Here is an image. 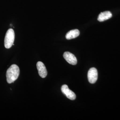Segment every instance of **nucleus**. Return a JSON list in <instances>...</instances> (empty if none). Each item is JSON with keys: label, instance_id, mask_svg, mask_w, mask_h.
<instances>
[{"label": "nucleus", "instance_id": "obj_5", "mask_svg": "<svg viewBox=\"0 0 120 120\" xmlns=\"http://www.w3.org/2000/svg\"><path fill=\"white\" fill-rule=\"evenodd\" d=\"M63 57L64 59L70 64L76 65L77 64V59L76 56L69 52H64Z\"/></svg>", "mask_w": 120, "mask_h": 120}, {"label": "nucleus", "instance_id": "obj_4", "mask_svg": "<svg viewBox=\"0 0 120 120\" xmlns=\"http://www.w3.org/2000/svg\"><path fill=\"white\" fill-rule=\"evenodd\" d=\"M61 90L62 93L69 99L71 100H74L76 98V96L75 93L72 90H69L68 86L66 85H64L61 86Z\"/></svg>", "mask_w": 120, "mask_h": 120}, {"label": "nucleus", "instance_id": "obj_3", "mask_svg": "<svg viewBox=\"0 0 120 120\" xmlns=\"http://www.w3.org/2000/svg\"><path fill=\"white\" fill-rule=\"evenodd\" d=\"M98 72L95 68H91L88 72V78L91 84H94L98 80Z\"/></svg>", "mask_w": 120, "mask_h": 120}, {"label": "nucleus", "instance_id": "obj_1", "mask_svg": "<svg viewBox=\"0 0 120 120\" xmlns=\"http://www.w3.org/2000/svg\"><path fill=\"white\" fill-rule=\"evenodd\" d=\"M20 74V69L16 64H13L8 69L6 72L7 82L11 84L15 82Z\"/></svg>", "mask_w": 120, "mask_h": 120}, {"label": "nucleus", "instance_id": "obj_7", "mask_svg": "<svg viewBox=\"0 0 120 120\" xmlns=\"http://www.w3.org/2000/svg\"><path fill=\"white\" fill-rule=\"evenodd\" d=\"M112 14L110 11H105L101 13L99 15L98 20L99 22H102L111 18Z\"/></svg>", "mask_w": 120, "mask_h": 120}, {"label": "nucleus", "instance_id": "obj_2", "mask_svg": "<svg viewBox=\"0 0 120 120\" xmlns=\"http://www.w3.org/2000/svg\"><path fill=\"white\" fill-rule=\"evenodd\" d=\"M15 39V34L12 29H9L6 32L4 38V46L9 49L12 46Z\"/></svg>", "mask_w": 120, "mask_h": 120}, {"label": "nucleus", "instance_id": "obj_8", "mask_svg": "<svg viewBox=\"0 0 120 120\" xmlns=\"http://www.w3.org/2000/svg\"><path fill=\"white\" fill-rule=\"evenodd\" d=\"M80 35V31L77 29L70 30L65 36V38L67 40H70L75 38Z\"/></svg>", "mask_w": 120, "mask_h": 120}, {"label": "nucleus", "instance_id": "obj_6", "mask_svg": "<svg viewBox=\"0 0 120 120\" xmlns=\"http://www.w3.org/2000/svg\"><path fill=\"white\" fill-rule=\"evenodd\" d=\"M37 69L40 76L42 78H45L47 75V71L44 63L41 61H38L37 64Z\"/></svg>", "mask_w": 120, "mask_h": 120}]
</instances>
